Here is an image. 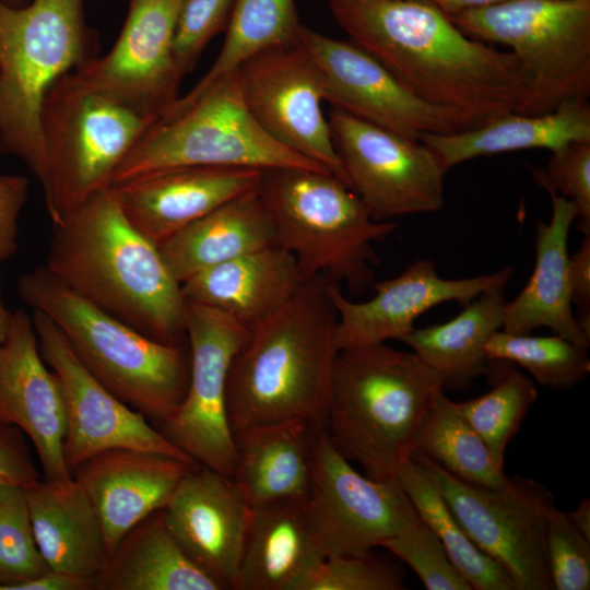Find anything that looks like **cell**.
Masks as SVG:
<instances>
[{
  "label": "cell",
  "mask_w": 590,
  "mask_h": 590,
  "mask_svg": "<svg viewBox=\"0 0 590 590\" xmlns=\"http://www.w3.org/2000/svg\"><path fill=\"white\" fill-rule=\"evenodd\" d=\"M25 491L35 541L47 566L93 581L110 552L83 488L73 477L42 479Z\"/></svg>",
  "instance_id": "27"
},
{
  "label": "cell",
  "mask_w": 590,
  "mask_h": 590,
  "mask_svg": "<svg viewBox=\"0 0 590 590\" xmlns=\"http://www.w3.org/2000/svg\"><path fill=\"white\" fill-rule=\"evenodd\" d=\"M504 290L485 292L452 319L417 329L401 342L442 379L444 388L461 389L486 373L488 338L503 327Z\"/></svg>",
  "instance_id": "32"
},
{
  "label": "cell",
  "mask_w": 590,
  "mask_h": 590,
  "mask_svg": "<svg viewBox=\"0 0 590 590\" xmlns=\"http://www.w3.org/2000/svg\"><path fill=\"white\" fill-rule=\"evenodd\" d=\"M249 332L227 315L186 300L188 389L174 414L156 427L192 461L232 477L237 452L227 410V378Z\"/></svg>",
  "instance_id": "13"
},
{
  "label": "cell",
  "mask_w": 590,
  "mask_h": 590,
  "mask_svg": "<svg viewBox=\"0 0 590 590\" xmlns=\"http://www.w3.org/2000/svg\"><path fill=\"white\" fill-rule=\"evenodd\" d=\"M42 479L22 432L16 427L0 425V484L27 487Z\"/></svg>",
  "instance_id": "45"
},
{
  "label": "cell",
  "mask_w": 590,
  "mask_h": 590,
  "mask_svg": "<svg viewBox=\"0 0 590 590\" xmlns=\"http://www.w3.org/2000/svg\"><path fill=\"white\" fill-rule=\"evenodd\" d=\"M17 293L59 328L83 366L119 400L157 425L178 409L189 382L185 345L135 330L84 299L45 266L22 274Z\"/></svg>",
  "instance_id": "5"
},
{
  "label": "cell",
  "mask_w": 590,
  "mask_h": 590,
  "mask_svg": "<svg viewBox=\"0 0 590 590\" xmlns=\"http://www.w3.org/2000/svg\"><path fill=\"white\" fill-rule=\"evenodd\" d=\"M545 543L554 590L590 589V540L556 507L548 515Z\"/></svg>",
  "instance_id": "42"
},
{
  "label": "cell",
  "mask_w": 590,
  "mask_h": 590,
  "mask_svg": "<svg viewBox=\"0 0 590 590\" xmlns=\"http://www.w3.org/2000/svg\"><path fill=\"white\" fill-rule=\"evenodd\" d=\"M307 507L323 558L368 555L421 520L397 477L357 472L324 428L315 430Z\"/></svg>",
  "instance_id": "14"
},
{
  "label": "cell",
  "mask_w": 590,
  "mask_h": 590,
  "mask_svg": "<svg viewBox=\"0 0 590 590\" xmlns=\"http://www.w3.org/2000/svg\"><path fill=\"white\" fill-rule=\"evenodd\" d=\"M0 425L16 427L32 440L43 479H71L64 458L66 404L57 375L44 362L32 317L13 311L0 344Z\"/></svg>",
  "instance_id": "20"
},
{
  "label": "cell",
  "mask_w": 590,
  "mask_h": 590,
  "mask_svg": "<svg viewBox=\"0 0 590 590\" xmlns=\"http://www.w3.org/2000/svg\"><path fill=\"white\" fill-rule=\"evenodd\" d=\"M276 246L260 188L222 204L158 245L173 276L193 275L249 252Z\"/></svg>",
  "instance_id": "29"
},
{
  "label": "cell",
  "mask_w": 590,
  "mask_h": 590,
  "mask_svg": "<svg viewBox=\"0 0 590 590\" xmlns=\"http://www.w3.org/2000/svg\"><path fill=\"white\" fill-rule=\"evenodd\" d=\"M573 526L588 540H590V499H583L569 512H566Z\"/></svg>",
  "instance_id": "48"
},
{
  "label": "cell",
  "mask_w": 590,
  "mask_h": 590,
  "mask_svg": "<svg viewBox=\"0 0 590 590\" xmlns=\"http://www.w3.org/2000/svg\"><path fill=\"white\" fill-rule=\"evenodd\" d=\"M473 543L498 563L517 590H554L546 557L552 492L515 475L498 488L463 481L426 456L412 452Z\"/></svg>",
  "instance_id": "11"
},
{
  "label": "cell",
  "mask_w": 590,
  "mask_h": 590,
  "mask_svg": "<svg viewBox=\"0 0 590 590\" xmlns=\"http://www.w3.org/2000/svg\"><path fill=\"white\" fill-rule=\"evenodd\" d=\"M305 280L293 255L280 246L209 268L181 284L185 299L219 310L249 331L275 315Z\"/></svg>",
  "instance_id": "25"
},
{
  "label": "cell",
  "mask_w": 590,
  "mask_h": 590,
  "mask_svg": "<svg viewBox=\"0 0 590 590\" xmlns=\"http://www.w3.org/2000/svg\"><path fill=\"white\" fill-rule=\"evenodd\" d=\"M418 452L448 473L473 484L498 488L508 482L484 440L441 391L424 415L414 439Z\"/></svg>",
  "instance_id": "35"
},
{
  "label": "cell",
  "mask_w": 590,
  "mask_h": 590,
  "mask_svg": "<svg viewBox=\"0 0 590 590\" xmlns=\"http://www.w3.org/2000/svg\"><path fill=\"white\" fill-rule=\"evenodd\" d=\"M250 511L232 476L199 463L190 465L162 509L184 551L224 589L234 588Z\"/></svg>",
  "instance_id": "21"
},
{
  "label": "cell",
  "mask_w": 590,
  "mask_h": 590,
  "mask_svg": "<svg viewBox=\"0 0 590 590\" xmlns=\"http://www.w3.org/2000/svg\"><path fill=\"white\" fill-rule=\"evenodd\" d=\"M404 577L393 565L365 556L327 557L317 563L298 590H401Z\"/></svg>",
  "instance_id": "40"
},
{
  "label": "cell",
  "mask_w": 590,
  "mask_h": 590,
  "mask_svg": "<svg viewBox=\"0 0 590 590\" xmlns=\"http://www.w3.org/2000/svg\"><path fill=\"white\" fill-rule=\"evenodd\" d=\"M484 349L489 362L518 365L540 385L554 390L577 386L590 371L588 347L557 334L536 337L499 329L488 338Z\"/></svg>",
  "instance_id": "36"
},
{
  "label": "cell",
  "mask_w": 590,
  "mask_h": 590,
  "mask_svg": "<svg viewBox=\"0 0 590 590\" xmlns=\"http://www.w3.org/2000/svg\"><path fill=\"white\" fill-rule=\"evenodd\" d=\"M93 590H224L184 551L162 509L133 527L93 579Z\"/></svg>",
  "instance_id": "31"
},
{
  "label": "cell",
  "mask_w": 590,
  "mask_h": 590,
  "mask_svg": "<svg viewBox=\"0 0 590 590\" xmlns=\"http://www.w3.org/2000/svg\"><path fill=\"white\" fill-rule=\"evenodd\" d=\"M349 39L386 66L413 94L472 126L524 114L531 75L509 50L462 32L423 0H328Z\"/></svg>",
  "instance_id": "1"
},
{
  "label": "cell",
  "mask_w": 590,
  "mask_h": 590,
  "mask_svg": "<svg viewBox=\"0 0 590 590\" xmlns=\"http://www.w3.org/2000/svg\"><path fill=\"white\" fill-rule=\"evenodd\" d=\"M60 282L145 335L185 345L186 299L158 246L126 216L110 186L52 224L47 263Z\"/></svg>",
  "instance_id": "2"
},
{
  "label": "cell",
  "mask_w": 590,
  "mask_h": 590,
  "mask_svg": "<svg viewBox=\"0 0 590 590\" xmlns=\"http://www.w3.org/2000/svg\"><path fill=\"white\" fill-rule=\"evenodd\" d=\"M534 181L577 209V228L590 234V141L571 142L552 152L544 168L530 167Z\"/></svg>",
  "instance_id": "41"
},
{
  "label": "cell",
  "mask_w": 590,
  "mask_h": 590,
  "mask_svg": "<svg viewBox=\"0 0 590 590\" xmlns=\"http://www.w3.org/2000/svg\"><path fill=\"white\" fill-rule=\"evenodd\" d=\"M512 273V267H505L491 274L444 279L432 260L417 259L399 275L375 282V295L362 303L352 302L338 284L329 282L328 293L338 315L337 347L401 341L430 308L447 302L464 306L485 292L504 290Z\"/></svg>",
  "instance_id": "19"
},
{
  "label": "cell",
  "mask_w": 590,
  "mask_h": 590,
  "mask_svg": "<svg viewBox=\"0 0 590 590\" xmlns=\"http://www.w3.org/2000/svg\"><path fill=\"white\" fill-rule=\"evenodd\" d=\"M397 479L421 521L437 535L472 589L517 590L503 567L469 538L434 481L415 460L408 459L399 468Z\"/></svg>",
  "instance_id": "34"
},
{
  "label": "cell",
  "mask_w": 590,
  "mask_h": 590,
  "mask_svg": "<svg viewBox=\"0 0 590 590\" xmlns=\"http://www.w3.org/2000/svg\"><path fill=\"white\" fill-rule=\"evenodd\" d=\"M84 0L0 1V152L23 161L45 188L40 114L50 86L98 56Z\"/></svg>",
  "instance_id": "7"
},
{
  "label": "cell",
  "mask_w": 590,
  "mask_h": 590,
  "mask_svg": "<svg viewBox=\"0 0 590 590\" xmlns=\"http://www.w3.org/2000/svg\"><path fill=\"white\" fill-rule=\"evenodd\" d=\"M13 311H10L7 306L4 305L2 294H1V272H0V344L5 340L11 320H12Z\"/></svg>",
  "instance_id": "49"
},
{
  "label": "cell",
  "mask_w": 590,
  "mask_h": 590,
  "mask_svg": "<svg viewBox=\"0 0 590 590\" xmlns=\"http://www.w3.org/2000/svg\"><path fill=\"white\" fill-rule=\"evenodd\" d=\"M238 76L247 108L272 139L349 186L322 111L318 72L298 40L250 58Z\"/></svg>",
  "instance_id": "17"
},
{
  "label": "cell",
  "mask_w": 590,
  "mask_h": 590,
  "mask_svg": "<svg viewBox=\"0 0 590 590\" xmlns=\"http://www.w3.org/2000/svg\"><path fill=\"white\" fill-rule=\"evenodd\" d=\"M316 429L300 420L233 429L237 452L233 479L250 509L307 498Z\"/></svg>",
  "instance_id": "28"
},
{
  "label": "cell",
  "mask_w": 590,
  "mask_h": 590,
  "mask_svg": "<svg viewBox=\"0 0 590 590\" xmlns=\"http://www.w3.org/2000/svg\"><path fill=\"white\" fill-rule=\"evenodd\" d=\"M192 464L156 452L111 449L71 475L96 510L111 554L133 527L167 505Z\"/></svg>",
  "instance_id": "23"
},
{
  "label": "cell",
  "mask_w": 590,
  "mask_h": 590,
  "mask_svg": "<svg viewBox=\"0 0 590 590\" xmlns=\"http://www.w3.org/2000/svg\"><path fill=\"white\" fill-rule=\"evenodd\" d=\"M380 547L404 562L427 590H471L437 535L421 520L386 540Z\"/></svg>",
  "instance_id": "39"
},
{
  "label": "cell",
  "mask_w": 590,
  "mask_h": 590,
  "mask_svg": "<svg viewBox=\"0 0 590 590\" xmlns=\"http://www.w3.org/2000/svg\"><path fill=\"white\" fill-rule=\"evenodd\" d=\"M236 0H180L174 36V55L185 76L206 45L226 30Z\"/></svg>",
  "instance_id": "43"
},
{
  "label": "cell",
  "mask_w": 590,
  "mask_h": 590,
  "mask_svg": "<svg viewBox=\"0 0 590 590\" xmlns=\"http://www.w3.org/2000/svg\"><path fill=\"white\" fill-rule=\"evenodd\" d=\"M260 193L276 246L295 258L305 281L323 276L363 294L375 283L378 257L396 221H375L359 197L333 174L309 168L262 172Z\"/></svg>",
  "instance_id": "6"
},
{
  "label": "cell",
  "mask_w": 590,
  "mask_h": 590,
  "mask_svg": "<svg viewBox=\"0 0 590 590\" xmlns=\"http://www.w3.org/2000/svg\"><path fill=\"white\" fill-rule=\"evenodd\" d=\"M302 25L295 0H236L222 49L212 67L163 116L185 108L250 58L296 43Z\"/></svg>",
  "instance_id": "33"
},
{
  "label": "cell",
  "mask_w": 590,
  "mask_h": 590,
  "mask_svg": "<svg viewBox=\"0 0 590 590\" xmlns=\"http://www.w3.org/2000/svg\"><path fill=\"white\" fill-rule=\"evenodd\" d=\"M536 399L538 390L533 381L511 368L506 369L486 393L457 403L495 461L504 468L507 446Z\"/></svg>",
  "instance_id": "37"
},
{
  "label": "cell",
  "mask_w": 590,
  "mask_h": 590,
  "mask_svg": "<svg viewBox=\"0 0 590 590\" xmlns=\"http://www.w3.org/2000/svg\"><path fill=\"white\" fill-rule=\"evenodd\" d=\"M32 321L40 355L62 387L67 420L63 458L70 473L111 449L156 452L196 463L152 426L144 414L105 388L83 366L47 316L33 311Z\"/></svg>",
  "instance_id": "16"
},
{
  "label": "cell",
  "mask_w": 590,
  "mask_h": 590,
  "mask_svg": "<svg viewBox=\"0 0 590 590\" xmlns=\"http://www.w3.org/2000/svg\"><path fill=\"white\" fill-rule=\"evenodd\" d=\"M569 291L576 319L590 335V234L585 235L579 249L569 256Z\"/></svg>",
  "instance_id": "46"
},
{
  "label": "cell",
  "mask_w": 590,
  "mask_h": 590,
  "mask_svg": "<svg viewBox=\"0 0 590 590\" xmlns=\"http://www.w3.org/2000/svg\"><path fill=\"white\" fill-rule=\"evenodd\" d=\"M0 1L14 8L23 7L30 2V0H0Z\"/></svg>",
  "instance_id": "50"
},
{
  "label": "cell",
  "mask_w": 590,
  "mask_h": 590,
  "mask_svg": "<svg viewBox=\"0 0 590 590\" xmlns=\"http://www.w3.org/2000/svg\"><path fill=\"white\" fill-rule=\"evenodd\" d=\"M328 119L349 187L375 221L442 209L449 169L428 145L338 109Z\"/></svg>",
  "instance_id": "12"
},
{
  "label": "cell",
  "mask_w": 590,
  "mask_h": 590,
  "mask_svg": "<svg viewBox=\"0 0 590 590\" xmlns=\"http://www.w3.org/2000/svg\"><path fill=\"white\" fill-rule=\"evenodd\" d=\"M153 122L75 70L60 76L48 90L40 114L47 169L43 193L51 223L110 187L116 170Z\"/></svg>",
  "instance_id": "8"
},
{
  "label": "cell",
  "mask_w": 590,
  "mask_h": 590,
  "mask_svg": "<svg viewBox=\"0 0 590 590\" xmlns=\"http://www.w3.org/2000/svg\"><path fill=\"white\" fill-rule=\"evenodd\" d=\"M298 43L314 63L323 102L412 139L473 127L460 115L413 94L386 66L352 40L302 25Z\"/></svg>",
  "instance_id": "15"
},
{
  "label": "cell",
  "mask_w": 590,
  "mask_h": 590,
  "mask_svg": "<svg viewBox=\"0 0 590 590\" xmlns=\"http://www.w3.org/2000/svg\"><path fill=\"white\" fill-rule=\"evenodd\" d=\"M429 2L445 12L448 16H452L460 12L479 9L506 0H423Z\"/></svg>",
  "instance_id": "47"
},
{
  "label": "cell",
  "mask_w": 590,
  "mask_h": 590,
  "mask_svg": "<svg viewBox=\"0 0 590 590\" xmlns=\"http://www.w3.org/2000/svg\"><path fill=\"white\" fill-rule=\"evenodd\" d=\"M329 281L303 283L275 315L250 330L227 378L232 428L300 420L324 428L338 355Z\"/></svg>",
  "instance_id": "3"
},
{
  "label": "cell",
  "mask_w": 590,
  "mask_h": 590,
  "mask_svg": "<svg viewBox=\"0 0 590 590\" xmlns=\"http://www.w3.org/2000/svg\"><path fill=\"white\" fill-rule=\"evenodd\" d=\"M420 140L448 169L476 157L519 150L554 152L571 142L590 141V104L569 101L538 115L507 113L459 131L424 134Z\"/></svg>",
  "instance_id": "30"
},
{
  "label": "cell",
  "mask_w": 590,
  "mask_h": 590,
  "mask_svg": "<svg viewBox=\"0 0 590 590\" xmlns=\"http://www.w3.org/2000/svg\"><path fill=\"white\" fill-rule=\"evenodd\" d=\"M185 166L328 172L261 128L245 104L238 70L185 108L154 121L116 170L111 186Z\"/></svg>",
  "instance_id": "9"
},
{
  "label": "cell",
  "mask_w": 590,
  "mask_h": 590,
  "mask_svg": "<svg viewBox=\"0 0 590 590\" xmlns=\"http://www.w3.org/2000/svg\"><path fill=\"white\" fill-rule=\"evenodd\" d=\"M252 168L185 166L113 185L129 221L157 246L222 204L260 188Z\"/></svg>",
  "instance_id": "22"
},
{
  "label": "cell",
  "mask_w": 590,
  "mask_h": 590,
  "mask_svg": "<svg viewBox=\"0 0 590 590\" xmlns=\"http://www.w3.org/2000/svg\"><path fill=\"white\" fill-rule=\"evenodd\" d=\"M50 571L35 541L25 487L0 484V590Z\"/></svg>",
  "instance_id": "38"
},
{
  "label": "cell",
  "mask_w": 590,
  "mask_h": 590,
  "mask_svg": "<svg viewBox=\"0 0 590 590\" xmlns=\"http://www.w3.org/2000/svg\"><path fill=\"white\" fill-rule=\"evenodd\" d=\"M467 35L509 48L531 75L524 111L590 95V0H506L449 16Z\"/></svg>",
  "instance_id": "10"
},
{
  "label": "cell",
  "mask_w": 590,
  "mask_h": 590,
  "mask_svg": "<svg viewBox=\"0 0 590 590\" xmlns=\"http://www.w3.org/2000/svg\"><path fill=\"white\" fill-rule=\"evenodd\" d=\"M28 196V179L21 175H0V262L17 250L19 219Z\"/></svg>",
  "instance_id": "44"
},
{
  "label": "cell",
  "mask_w": 590,
  "mask_h": 590,
  "mask_svg": "<svg viewBox=\"0 0 590 590\" xmlns=\"http://www.w3.org/2000/svg\"><path fill=\"white\" fill-rule=\"evenodd\" d=\"M180 0H129L113 48L75 71L88 83L154 121L179 97L184 78L174 55Z\"/></svg>",
  "instance_id": "18"
},
{
  "label": "cell",
  "mask_w": 590,
  "mask_h": 590,
  "mask_svg": "<svg viewBox=\"0 0 590 590\" xmlns=\"http://www.w3.org/2000/svg\"><path fill=\"white\" fill-rule=\"evenodd\" d=\"M323 559L307 498L251 509L234 590H298Z\"/></svg>",
  "instance_id": "26"
},
{
  "label": "cell",
  "mask_w": 590,
  "mask_h": 590,
  "mask_svg": "<svg viewBox=\"0 0 590 590\" xmlns=\"http://www.w3.org/2000/svg\"><path fill=\"white\" fill-rule=\"evenodd\" d=\"M441 391L440 376L413 352L385 343L340 350L324 430L367 476L397 477L411 458L424 415Z\"/></svg>",
  "instance_id": "4"
},
{
  "label": "cell",
  "mask_w": 590,
  "mask_h": 590,
  "mask_svg": "<svg viewBox=\"0 0 590 590\" xmlns=\"http://www.w3.org/2000/svg\"><path fill=\"white\" fill-rule=\"evenodd\" d=\"M548 194L552 215L548 222H538L532 274L522 291L506 302L502 330L530 334L546 327L577 345L589 347L590 335L576 319L569 291L568 236L577 209L568 199L555 192Z\"/></svg>",
  "instance_id": "24"
}]
</instances>
